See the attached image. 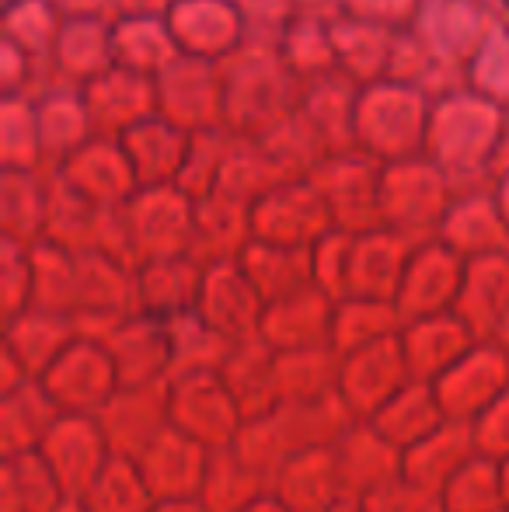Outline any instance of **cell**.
<instances>
[{
  "label": "cell",
  "instance_id": "obj_1",
  "mask_svg": "<svg viewBox=\"0 0 509 512\" xmlns=\"http://www.w3.org/2000/svg\"><path fill=\"white\" fill-rule=\"evenodd\" d=\"M39 380L63 415H98L119 391L109 349L88 335H77Z\"/></svg>",
  "mask_w": 509,
  "mask_h": 512
},
{
  "label": "cell",
  "instance_id": "obj_2",
  "mask_svg": "<svg viewBox=\"0 0 509 512\" xmlns=\"http://www.w3.org/2000/svg\"><path fill=\"white\" fill-rule=\"evenodd\" d=\"M171 425L199 439L206 450H227L245 415L220 373H189L171 380Z\"/></svg>",
  "mask_w": 509,
  "mask_h": 512
},
{
  "label": "cell",
  "instance_id": "obj_3",
  "mask_svg": "<svg viewBox=\"0 0 509 512\" xmlns=\"http://www.w3.org/2000/svg\"><path fill=\"white\" fill-rule=\"evenodd\" d=\"M433 391L450 422L471 425L509 391V349L496 342H478L440 380H433Z\"/></svg>",
  "mask_w": 509,
  "mask_h": 512
},
{
  "label": "cell",
  "instance_id": "obj_4",
  "mask_svg": "<svg viewBox=\"0 0 509 512\" xmlns=\"http://www.w3.org/2000/svg\"><path fill=\"white\" fill-rule=\"evenodd\" d=\"M405 384H412V370L398 335L346 352L339 363V394L360 422H370Z\"/></svg>",
  "mask_w": 509,
  "mask_h": 512
},
{
  "label": "cell",
  "instance_id": "obj_5",
  "mask_svg": "<svg viewBox=\"0 0 509 512\" xmlns=\"http://www.w3.org/2000/svg\"><path fill=\"white\" fill-rule=\"evenodd\" d=\"M95 418L112 453L136 460L171 425V380L119 387Z\"/></svg>",
  "mask_w": 509,
  "mask_h": 512
},
{
  "label": "cell",
  "instance_id": "obj_6",
  "mask_svg": "<svg viewBox=\"0 0 509 512\" xmlns=\"http://www.w3.org/2000/svg\"><path fill=\"white\" fill-rule=\"evenodd\" d=\"M39 453L56 471L70 499H81L105 471V464L116 457L95 415H60V422L42 439Z\"/></svg>",
  "mask_w": 509,
  "mask_h": 512
},
{
  "label": "cell",
  "instance_id": "obj_7",
  "mask_svg": "<svg viewBox=\"0 0 509 512\" xmlns=\"http://www.w3.org/2000/svg\"><path fill=\"white\" fill-rule=\"evenodd\" d=\"M210 453L199 439L185 436L182 429L168 425L147 450L136 457L140 474L147 481L150 495L157 502H178V499H199L203 492Z\"/></svg>",
  "mask_w": 509,
  "mask_h": 512
},
{
  "label": "cell",
  "instance_id": "obj_8",
  "mask_svg": "<svg viewBox=\"0 0 509 512\" xmlns=\"http://www.w3.org/2000/svg\"><path fill=\"white\" fill-rule=\"evenodd\" d=\"M332 457L335 467H339L342 495L356 502L405 474V453L374 422L349 425L346 436L332 446Z\"/></svg>",
  "mask_w": 509,
  "mask_h": 512
},
{
  "label": "cell",
  "instance_id": "obj_9",
  "mask_svg": "<svg viewBox=\"0 0 509 512\" xmlns=\"http://www.w3.org/2000/svg\"><path fill=\"white\" fill-rule=\"evenodd\" d=\"M116 366L119 387L154 384L171 373V328L161 317H126L116 331L102 338Z\"/></svg>",
  "mask_w": 509,
  "mask_h": 512
},
{
  "label": "cell",
  "instance_id": "obj_10",
  "mask_svg": "<svg viewBox=\"0 0 509 512\" xmlns=\"http://www.w3.org/2000/svg\"><path fill=\"white\" fill-rule=\"evenodd\" d=\"M398 338H401V349H405L412 380H422V384L440 380L464 352H471L478 345L475 335L468 331V324L454 310L405 321Z\"/></svg>",
  "mask_w": 509,
  "mask_h": 512
},
{
  "label": "cell",
  "instance_id": "obj_11",
  "mask_svg": "<svg viewBox=\"0 0 509 512\" xmlns=\"http://www.w3.org/2000/svg\"><path fill=\"white\" fill-rule=\"evenodd\" d=\"M220 377L231 387L245 422L279 408V352L262 338L234 342L231 356L220 366Z\"/></svg>",
  "mask_w": 509,
  "mask_h": 512
},
{
  "label": "cell",
  "instance_id": "obj_12",
  "mask_svg": "<svg viewBox=\"0 0 509 512\" xmlns=\"http://www.w3.org/2000/svg\"><path fill=\"white\" fill-rule=\"evenodd\" d=\"M332 328L335 307H328L314 293H297V297H279V304L265 307L258 338L269 342L276 352L328 349L332 345Z\"/></svg>",
  "mask_w": 509,
  "mask_h": 512
},
{
  "label": "cell",
  "instance_id": "obj_13",
  "mask_svg": "<svg viewBox=\"0 0 509 512\" xmlns=\"http://www.w3.org/2000/svg\"><path fill=\"white\" fill-rule=\"evenodd\" d=\"M272 495L293 512H325L339 499H346L332 446L293 453L272 481Z\"/></svg>",
  "mask_w": 509,
  "mask_h": 512
},
{
  "label": "cell",
  "instance_id": "obj_14",
  "mask_svg": "<svg viewBox=\"0 0 509 512\" xmlns=\"http://www.w3.org/2000/svg\"><path fill=\"white\" fill-rule=\"evenodd\" d=\"M475 457H478V443L471 425L450 422L447 418L440 429H433L426 439H419V443L405 450V478L440 499L447 481Z\"/></svg>",
  "mask_w": 509,
  "mask_h": 512
},
{
  "label": "cell",
  "instance_id": "obj_15",
  "mask_svg": "<svg viewBox=\"0 0 509 512\" xmlns=\"http://www.w3.org/2000/svg\"><path fill=\"white\" fill-rule=\"evenodd\" d=\"M60 415V405L49 398L42 380H28L18 391L0 394V457L39 450Z\"/></svg>",
  "mask_w": 509,
  "mask_h": 512
},
{
  "label": "cell",
  "instance_id": "obj_16",
  "mask_svg": "<svg viewBox=\"0 0 509 512\" xmlns=\"http://www.w3.org/2000/svg\"><path fill=\"white\" fill-rule=\"evenodd\" d=\"M67 488L39 450L4 457L0 464V512H60Z\"/></svg>",
  "mask_w": 509,
  "mask_h": 512
},
{
  "label": "cell",
  "instance_id": "obj_17",
  "mask_svg": "<svg viewBox=\"0 0 509 512\" xmlns=\"http://www.w3.org/2000/svg\"><path fill=\"white\" fill-rule=\"evenodd\" d=\"M81 335L77 328H70V321L63 314H49V310H21L18 317L7 321V342L4 349L25 363V370L35 380L56 363L63 349Z\"/></svg>",
  "mask_w": 509,
  "mask_h": 512
},
{
  "label": "cell",
  "instance_id": "obj_18",
  "mask_svg": "<svg viewBox=\"0 0 509 512\" xmlns=\"http://www.w3.org/2000/svg\"><path fill=\"white\" fill-rule=\"evenodd\" d=\"M370 422H374L377 429H381L384 436L391 439L401 453H405L408 446H415L433 429H440V425L447 422V415H443L433 384L412 380V384L401 387V391L394 394V398L387 401V405L377 411Z\"/></svg>",
  "mask_w": 509,
  "mask_h": 512
},
{
  "label": "cell",
  "instance_id": "obj_19",
  "mask_svg": "<svg viewBox=\"0 0 509 512\" xmlns=\"http://www.w3.org/2000/svg\"><path fill=\"white\" fill-rule=\"evenodd\" d=\"M276 418L297 453L318 450V446H335L349 432V425L360 422L349 411L346 401H342V394H328V398L307 401V405H279Z\"/></svg>",
  "mask_w": 509,
  "mask_h": 512
},
{
  "label": "cell",
  "instance_id": "obj_20",
  "mask_svg": "<svg viewBox=\"0 0 509 512\" xmlns=\"http://www.w3.org/2000/svg\"><path fill=\"white\" fill-rule=\"evenodd\" d=\"M342 356L328 349L279 352V405H307L328 394H339Z\"/></svg>",
  "mask_w": 509,
  "mask_h": 512
},
{
  "label": "cell",
  "instance_id": "obj_21",
  "mask_svg": "<svg viewBox=\"0 0 509 512\" xmlns=\"http://www.w3.org/2000/svg\"><path fill=\"white\" fill-rule=\"evenodd\" d=\"M269 492H272L269 481L262 474H255L231 446L210 453L203 492H199V502L210 512H245L252 502H258Z\"/></svg>",
  "mask_w": 509,
  "mask_h": 512
},
{
  "label": "cell",
  "instance_id": "obj_22",
  "mask_svg": "<svg viewBox=\"0 0 509 512\" xmlns=\"http://www.w3.org/2000/svg\"><path fill=\"white\" fill-rule=\"evenodd\" d=\"M171 328V373L175 377H189V373H220L224 359L231 356L234 342L227 335H220L217 328L203 321V317L192 310L185 317L168 321Z\"/></svg>",
  "mask_w": 509,
  "mask_h": 512
},
{
  "label": "cell",
  "instance_id": "obj_23",
  "mask_svg": "<svg viewBox=\"0 0 509 512\" xmlns=\"http://www.w3.org/2000/svg\"><path fill=\"white\" fill-rule=\"evenodd\" d=\"M436 502L447 512H509L503 464L478 453L447 481Z\"/></svg>",
  "mask_w": 509,
  "mask_h": 512
},
{
  "label": "cell",
  "instance_id": "obj_24",
  "mask_svg": "<svg viewBox=\"0 0 509 512\" xmlns=\"http://www.w3.org/2000/svg\"><path fill=\"white\" fill-rule=\"evenodd\" d=\"M196 314L203 317L210 328L227 335L231 342H245V338H258L262 331L265 307L255 300V293L241 283H210L199 290Z\"/></svg>",
  "mask_w": 509,
  "mask_h": 512
},
{
  "label": "cell",
  "instance_id": "obj_25",
  "mask_svg": "<svg viewBox=\"0 0 509 512\" xmlns=\"http://www.w3.org/2000/svg\"><path fill=\"white\" fill-rule=\"evenodd\" d=\"M405 317H401L398 304H387V300L363 297L356 304H346L335 310V328H332V349L339 356L356 352L363 345L384 342V338L398 335Z\"/></svg>",
  "mask_w": 509,
  "mask_h": 512
},
{
  "label": "cell",
  "instance_id": "obj_26",
  "mask_svg": "<svg viewBox=\"0 0 509 512\" xmlns=\"http://www.w3.org/2000/svg\"><path fill=\"white\" fill-rule=\"evenodd\" d=\"M81 499L91 512H154L157 506L140 464L129 457H112Z\"/></svg>",
  "mask_w": 509,
  "mask_h": 512
},
{
  "label": "cell",
  "instance_id": "obj_27",
  "mask_svg": "<svg viewBox=\"0 0 509 512\" xmlns=\"http://www.w3.org/2000/svg\"><path fill=\"white\" fill-rule=\"evenodd\" d=\"M231 450L238 453L255 474H262L269 485L276 481V474L283 471L286 460L297 453L290 439H286L276 411H272V415H262V418H248V422L241 425L238 439L231 443Z\"/></svg>",
  "mask_w": 509,
  "mask_h": 512
},
{
  "label": "cell",
  "instance_id": "obj_28",
  "mask_svg": "<svg viewBox=\"0 0 509 512\" xmlns=\"http://www.w3.org/2000/svg\"><path fill=\"white\" fill-rule=\"evenodd\" d=\"M360 506L363 512H429L436 506V495H429L426 488H419L401 474L377 492H370L367 499H360Z\"/></svg>",
  "mask_w": 509,
  "mask_h": 512
},
{
  "label": "cell",
  "instance_id": "obj_29",
  "mask_svg": "<svg viewBox=\"0 0 509 512\" xmlns=\"http://www.w3.org/2000/svg\"><path fill=\"white\" fill-rule=\"evenodd\" d=\"M471 432H475V443L482 457L509 464V391L471 422Z\"/></svg>",
  "mask_w": 509,
  "mask_h": 512
},
{
  "label": "cell",
  "instance_id": "obj_30",
  "mask_svg": "<svg viewBox=\"0 0 509 512\" xmlns=\"http://www.w3.org/2000/svg\"><path fill=\"white\" fill-rule=\"evenodd\" d=\"M28 380H35V377L25 370V363H21V359L14 356V352L4 349V356H0V394L18 391V387L28 384Z\"/></svg>",
  "mask_w": 509,
  "mask_h": 512
},
{
  "label": "cell",
  "instance_id": "obj_31",
  "mask_svg": "<svg viewBox=\"0 0 509 512\" xmlns=\"http://www.w3.org/2000/svg\"><path fill=\"white\" fill-rule=\"evenodd\" d=\"M154 512H210L199 499H178V502H157Z\"/></svg>",
  "mask_w": 509,
  "mask_h": 512
},
{
  "label": "cell",
  "instance_id": "obj_32",
  "mask_svg": "<svg viewBox=\"0 0 509 512\" xmlns=\"http://www.w3.org/2000/svg\"><path fill=\"white\" fill-rule=\"evenodd\" d=\"M245 512H293V509H286L283 502H279L276 495L269 492V495H262L258 502H252V506H248Z\"/></svg>",
  "mask_w": 509,
  "mask_h": 512
},
{
  "label": "cell",
  "instance_id": "obj_33",
  "mask_svg": "<svg viewBox=\"0 0 509 512\" xmlns=\"http://www.w3.org/2000/svg\"><path fill=\"white\" fill-rule=\"evenodd\" d=\"M325 512H363V506L356 499H339L332 509H325Z\"/></svg>",
  "mask_w": 509,
  "mask_h": 512
},
{
  "label": "cell",
  "instance_id": "obj_34",
  "mask_svg": "<svg viewBox=\"0 0 509 512\" xmlns=\"http://www.w3.org/2000/svg\"><path fill=\"white\" fill-rule=\"evenodd\" d=\"M60 512H91L88 506H84V499H67L60 506Z\"/></svg>",
  "mask_w": 509,
  "mask_h": 512
},
{
  "label": "cell",
  "instance_id": "obj_35",
  "mask_svg": "<svg viewBox=\"0 0 509 512\" xmlns=\"http://www.w3.org/2000/svg\"><path fill=\"white\" fill-rule=\"evenodd\" d=\"M503 471H506V492H509V464H503Z\"/></svg>",
  "mask_w": 509,
  "mask_h": 512
},
{
  "label": "cell",
  "instance_id": "obj_36",
  "mask_svg": "<svg viewBox=\"0 0 509 512\" xmlns=\"http://www.w3.org/2000/svg\"><path fill=\"white\" fill-rule=\"evenodd\" d=\"M429 512H447V509H443V506H440V502H436V506H433V509H429Z\"/></svg>",
  "mask_w": 509,
  "mask_h": 512
}]
</instances>
